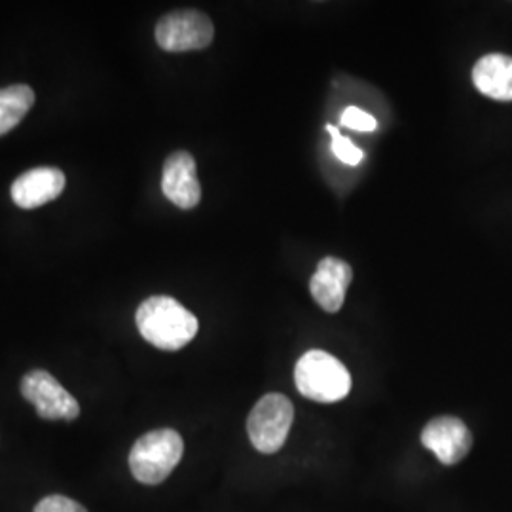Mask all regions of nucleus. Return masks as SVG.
<instances>
[{"instance_id": "9b49d317", "label": "nucleus", "mask_w": 512, "mask_h": 512, "mask_svg": "<svg viewBox=\"0 0 512 512\" xmlns=\"http://www.w3.org/2000/svg\"><path fill=\"white\" fill-rule=\"evenodd\" d=\"M476 90L494 101H512V57L488 54L473 67Z\"/></svg>"}, {"instance_id": "20e7f679", "label": "nucleus", "mask_w": 512, "mask_h": 512, "mask_svg": "<svg viewBox=\"0 0 512 512\" xmlns=\"http://www.w3.org/2000/svg\"><path fill=\"white\" fill-rule=\"evenodd\" d=\"M294 406L281 393L264 395L249 414L247 433L258 452L275 454L283 448L293 427Z\"/></svg>"}, {"instance_id": "7ed1b4c3", "label": "nucleus", "mask_w": 512, "mask_h": 512, "mask_svg": "<svg viewBox=\"0 0 512 512\" xmlns=\"http://www.w3.org/2000/svg\"><path fill=\"white\" fill-rule=\"evenodd\" d=\"M183 437L173 429L150 431L129 452V469L135 480L147 486L162 484L183 459Z\"/></svg>"}, {"instance_id": "1a4fd4ad", "label": "nucleus", "mask_w": 512, "mask_h": 512, "mask_svg": "<svg viewBox=\"0 0 512 512\" xmlns=\"http://www.w3.org/2000/svg\"><path fill=\"white\" fill-rule=\"evenodd\" d=\"M65 173L57 167H35L19 175L12 184V200L21 209H37L54 202L65 190Z\"/></svg>"}, {"instance_id": "f03ea898", "label": "nucleus", "mask_w": 512, "mask_h": 512, "mask_svg": "<svg viewBox=\"0 0 512 512\" xmlns=\"http://www.w3.org/2000/svg\"><path fill=\"white\" fill-rule=\"evenodd\" d=\"M294 384L306 399L315 403H338L351 391V374L327 351L311 349L294 368Z\"/></svg>"}, {"instance_id": "0eeeda50", "label": "nucleus", "mask_w": 512, "mask_h": 512, "mask_svg": "<svg viewBox=\"0 0 512 512\" xmlns=\"http://www.w3.org/2000/svg\"><path fill=\"white\" fill-rule=\"evenodd\" d=\"M421 442L444 465H456L469 454L473 446V435L463 421L452 416H442L425 425Z\"/></svg>"}, {"instance_id": "f8f14e48", "label": "nucleus", "mask_w": 512, "mask_h": 512, "mask_svg": "<svg viewBox=\"0 0 512 512\" xmlns=\"http://www.w3.org/2000/svg\"><path fill=\"white\" fill-rule=\"evenodd\" d=\"M35 105V92L25 84L0 90V137L18 126Z\"/></svg>"}, {"instance_id": "9d476101", "label": "nucleus", "mask_w": 512, "mask_h": 512, "mask_svg": "<svg viewBox=\"0 0 512 512\" xmlns=\"http://www.w3.org/2000/svg\"><path fill=\"white\" fill-rule=\"evenodd\" d=\"M351 279L353 270L348 262L327 256L317 264V272L311 277V296L327 313H336L344 306Z\"/></svg>"}, {"instance_id": "2eb2a0df", "label": "nucleus", "mask_w": 512, "mask_h": 512, "mask_svg": "<svg viewBox=\"0 0 512 512\" xmlns=\"http://www.w3.org/2000/svg\"><path fill=\"white\" fill-rule=\"evenodd\" d=\"M35 512H88L78 501H74L71 497L65 495H48L44 497Z\"/></svg>"}, {"instance_id": "f257e3e1", "label": "nucleus", "mask_w": 512, "mask_h": 512, "mask_svg": "<svg viewBox=\"0 0 512 512\" xmlns=\"http://www.w3.org/2000/svg\"><path fill=\"white\" fill-rule=\"evenodd\" d=\"M137 329L154 348L179 351L198 334L200 323L192 311L171 296H150L135 313Z\"/></svg>"}, {"instance_id": "ddd939ff", "label": "nucleus", "mask_w": 512, "mask_h": 512, "mask_svg": "<svg viewBox=\"0 0 512 512\" xmlns=\"http://www.w3.org/2000/svg\"><path fill=\"white\" fill-rule=\"evenodd\" d=\"M327 131H329L330 137H332V152H334V156L340 162L355 167V165H359L365 160V152L361 148L355 147L338 129L329 124Z\"/></svg>"}, {"instance_id": "6e6552de", "label": "nucleus", "mask_w": 512, "mask_h": 512, "mask_svg": "<svg viewBox=\"0 0 512 512\" xmlns=\"http://www.w3.org/2000/svg\"><path fill=\"white\" fill-rule=\"evenodd\" d=\"M162 192L179 209H194L202 200L196 160L190 152H173L164 164Z\"/></svg>"}, {"instance_id": "423d86ee", "label": "nucleus", "mask_w": 512, "mask_h": 512, "mask_svg": "<svg viewBox=\"0 0 512 512\" xmlns=\"http://www.w3.org/2000/svg\"><path fill=\"white\" fill-rule=\"evenodd\" d=\"M21 395L42 420L73 421L80 416L78 401L46 370L27 372L21 380Z\"/></svg>"}, {"instance_id": "4468645a", "label": "nucleus", "mask_w": 512, "mask_h": 512, "mask_svg": "<svg viewBox=\"0 0 512 512\" xmlns=\"http://www.w3.org/2000/svg\"><path fill=\"white\" fill-rule=\"evenodd\" d=\"M342 126L355 131H363V133H372L378 128V120L368 114L365 110L357 109V107H348L342 114Z\"/></svg>"}, {"instance_id": "39448f33", "label": "nucleus", "mask_w": 512, "mask_h": 512, "mask_svg": "<svg viewBox=\"0 0 512 512\" xmlns=\"http://www.w3.org/2000/svg\"><path fill=\"white\" fill-rule=\"evenodd\" d=\"M213 37L215 27L211 19L198 10L171 12L156 25L158 46L171 54L203 50L213 42Z\"/></svg>"}]
</instances>
